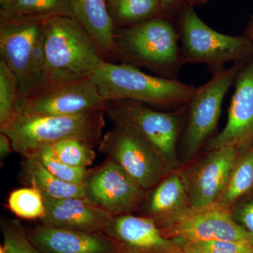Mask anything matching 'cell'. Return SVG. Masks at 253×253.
Segmentation results:
<instances>
[{
	"label": "cell",
	"mask_w": 253,
	"mask_h": 253,
	"mask_svg": "<svg viewBox=\"0 0 253 253\" xmlns=\"http://www.w3.org/2000/svg\"><path fill=\"white\" fill-rule=\"evenodd\" d=\"M101 55L72 16H54L44 22V86L90 78L104 61Z\"/></svg>",
	"instance_id": "6da1fadb"
},
{
	"label": "cell",
	"mask_w": 253,
	"mask_h": 253,
	"mask_svg": "<svg viewBox=\"0 0 253 253\" xmlns=\"http://www.w3.org/2000/svg\"><path fill=\"white\" fill-rule=\"evenodd\" d=\"M104 109L75 116H42L14 111L1 132L9 138L13 151L28 157L46 146L69 139L99 144L105 126Z\"/></svg>",
	"instance_id": "7a4b0ae2"
},
{
	"label": "cell",
	"mask_w": 253,
	"mask_h": 253,
	"mask_svg": "<svg viewBox=\"0 0 253 253\" xmlns=\"http://www.w3.org/2000/svg\"><path fill=\"white\" fill-rule=\"evenodd\" d=\"M90 78L106 101L131 100L169 109L185 106L196 89L178 80L146 74L132 65L105 61Z\"/></svg>",
	"instance_id": "3957f363"
},
{
	"label": "cell",
	"mask_w": 253,
	"mask_h": 253,
	"mask_svg": "<svg viewBox=\"0 0 253 253\" xmlns=\"http://www.w3.org/2000/svg\"><path fill=\"white\" fill-rule=\"evenodd\" d=\"M116 44L127 64L154 70L163 78L177 80L185 64L178 32L163 18H152L124 30L116 37Z\"/></svg>",
	"instance_id": "277c9868"
},
{
	"label": "cell",
	"mask_w": 253,
	"mask_h": 253,
	"mask_svg": "<svg viewBox=\"0 0 253 253\" xmlns=\"http://www.w3.org/2000/svg\"><path fill=\"white\" fill-rule=\"evenodd\" d=\"M105 113L113 123L131 126L162 160L169 172L179 169L178 141L184 130L186 105L172 112H161L131 100L106 101Z\"/></svg>",
	"instance_id": "5b68a950"
},
{
	"label": "cell",
	"mask_w": 253,
	"mask_h": 253,
	"mask_svg": "<svg viewBox=\"0 0 253 253\" xmlns=\"http://www.w3.org/2000/svg\"><path fill=\"white\" fill-rule=\"evenodd\" d=\"M45 21L3 18L0 53L18 81L16 101L45 86L44 27Z\"/></svg>",
	"instance_id": "8992f818"
},
{
	"label": "cell",
	"mask_w": 253,
	"mask_h": 253,
	"mask_svg": "<svg viewBox=\"0 0 253 253\" xmlns=\"http://www.w3.org/2000/svg\"><path fill=\"white\" fill-rule=\"evenodd\" d=\"M184 63H204L213 73L226 63L243 62L253 55V42L247 36H231L212 29L189 6L183 14L179 33Z\"/></svg>",
	"instance_id": "52a82bcc"
},
{
	"label": "cell",
	"mask_w": 253,
	"mask_h": 253,
	"mask_svg": "<svg viewBox=\"0 0 253 253\" xmlns=\"http://www.w3.org/2000/svg\"><path fill=\"white\" fill-rule=\"evenodd\" d=\"M243 62L234 63L227 69L213 73L211 80L196 87L191 95L186 104L181 138V153L186 161L196 157L212 138L219 122L224 97L234 84Z\"/></svg>",
	"instance_id": "ba28073f"
},
{
	"label": "cell",
	"mask_w": 253,
	"mask_h": 253,
	"mask_svg": "<svg viewBox=\"0 0 253 253\" xmlns=\"http://www.w3.org/2000/svg\"><path fill=\"white\" fill-rule=\"evenodd\" d=\"M99 146L101 154L117 163L144 191L152 189L169 173L154 148L126 125L115 123Z\"/></svg>",
	"instance_id": "9c48e42d"
},
{
	"label": "cell",
	"mask_w": 253,
	"mask_h": 253,
	"mask_svg": "<svg viewBox=\"0 0 253 253\" xmlns=\"http://www.w3.org/2000/svg\"><path fill=\"white\" fill-rule=\"evenodd\" d=\"M168 238L177 241H238L253 245V236L239 225L231 209L215 204L190 207L168 220L156 223Z\"/></svg>",
	"instance_id": "30bf717a"
},
{
	"label": "cell",
	"mask_w": 253,
	"mask_h": 253,
	"mask_svg": "<svg viewBox=\"0 0 253 253\" xmlns=\"http://www.w3.org/2000/svg\"><path fill=\"white\" fill-rule=\"evenodd\" d=\"M105 101L91 78L44 86L15 104V111L42 116H75L104 109Z\"/></svg>",
	"instance_id": "8fae6325"
},
{
	"label": "cell",
	"mask_w": 253,
	"mask_h": 253,
	"mask_svg": "<svg viewBox=\"0 0 253 253\" xmlns=\"http://www.w3.org/2000/svg\"><path fill=\"white\" fill-rule=\"evenodd\" d=\"M84 198L112 216L138 211L146 191L110 158L91 169L84 185Z\"/></svg>",
	"instance_id": "7c38bea8"
},
{
	"label": "cell",
	"mask_w": 253,
	"mask_h": 253,
	"mask_svg": "<svg viewBox=\"0 0 253 253\" xmlns=\"http://www.w3.org/2000/svg\"><path fill=\"white\" fill-rule=\"evenodd\" d=\"M239 150L234 146L210 150L185 168L178 169L192 208L217 203L229 179Z\"/></svg>",
	"instance_id": "4fadbf2b"
},
{
	"label": "cell",
	"mask_w": 253,
	"mask_h": 253,
	"mask_svg": "<svg viewBox=\"0 0 253 253\" xmlns=\"http://www.w3.org/2000/svg\"><path fill=\"white\" fill-rule=\"evenodd\" d=\"M234 84L225 126L208 141V151L227 146L241 149L253 144V55L243 62Z\"/></svg>",
	"instance_id": "5bb4252c"
},
{
	"label": "cell",
	"mask_w": 253,
	"mask_h": 253,
	"mask_svg": "<svg viewBox=\"0 0 253 253\" xmlns=\"http://www.w3.org/2000/svg\"><path fill=\"white\" fill-rule=\"evenodd\" d=\"M28 238L42 253H115L116 245L103 231L86 232L40 224Z\"/></svg>",
	"instance_id": "9a60e30c"
},
{
	"label": "cell",
	"mask_w": 253,
	"mask_h": 253,
	"mask_svg": "<svg viewBox=\"0 0 253 253\" xmlns=\"http://www.w3.org/2000/svg\"><path fill=\"white\" fill-rule=\"evenodd\" d=\"M45 214L41 224L70 230L103 231L113 217L84 197L66 199L44 198Z\"/></svg>",
	"instance_id": "2e32d148"
},
{
	"label": "cell",
	"mask_w": 253,
	"mask_h": 253,
	"mask_svg": "<svg viewBox=\"0 0 253 253\" xmlns=\"http://www.w3.org/2000/svg\"><path fill=\"white\" fill-rule=\"evenodd\" d=\"M103 232L116 244L142 251H173L180 248L163 234L154 219L141 215L113 216Z\"/></svg>",
	"instance_id": "e0dca14e"
},
{
	"label": "cell",
	"mask_w": 253,
	"mask_h": 253,
	"mask_svg": "<svg viewBox=\"0 0 253 253\" xmlns=\"http://www.w3.org/2000/svg\"><path fill=\"white\" fill-rule=\"evenodd\" d=\"M191 207L184 182L177 171L168 173L154 187L146 191L139 215L155 222L168 220Z\"/></svg>",
	"instance_id": "ac0fdd59"
},
{
	"label": "cell",
	"mask_w": 253,
	"mask_h": 253,
	"mask_svg": "<svg viewBox=\"0 0 253 253\" xmlns=\"http://www.w3.org/2000/svg\"><path fill=\"white\" fill-rule=\"evenodd\" d=\"M72 16L91 37L102 54L116 51L112 17L105 0H69Z\"/></svg>",
	"instance_id": "d6986e66"
},
{
	"label": "cell",
	"mask_w": 253,
	"mask_h": 253,
	"mask_svg": "<svg viewBox=\"0 0 253 253\" xmlns=\"http://www.w3.org/2000/svg\"><path fill=\"white\" fill-rule=\"evenodd\" d=\"M21 173L28 185L39 190L43 197L56 199L84 198L83 185L69 184L61 180L49 172L34 156L23 158Z\"/></svg>",
	"instance_id": "ffe728a7"
},
{
	"label": "cell",
	"mask_w": 253,
	"mask_h": 253,
	"mask_svg": "<svg viewBox=\"0 0 253 253\" xmlns=\"http://www.w3.org/2000/svg\"><path fill=\"white\" fill-rule=\"evenodd\" d=\"M253 189V144L239 150L229 179L217 204L231 209Z\"/></svg>",
	"instance_id": "44dd1931"
},
{
	"label": "cell",
	"mask_w": 253,
	"mask_h": 253,
	"mask_svg": "<svg viewBox=\"0 0 253 253\" xmlns=\"http://www.w3.org/2000/svg\"><path fill=\"white\" fill-rule=\"evenodd\" d=\"M1 5L6 19L46 21L54 16H72L69 0H4Z\"/></svg>",
	"instance_id": "7402d4cb"
},
{
	"label": "cell",
	"mask_w": 253,
	"mask_h": 253,
	"mask_svg": "<svg viewBox=\"0 0 253 253\" xmlns=\"http://www.w3.org/2000/svg\"><path fill=\"white\" fill-rule=\"evenodd\" d=\"M8 208L15 215L28 220H41L45 214L44 197L34 186L14 190L7 200Z\"/></svg>",
	"instance_id": "603a6c76"
},
{
	"label": "cell",
	"mask_w": 253,
	"mask_h": 253,
	"mask_svg": "<svg viewBox=\"0 0 253 253\" xmlns=\"http://www.w3.org/2000/svg\"><path fill=\"white\" fill-rule=\"evenodd\" d=\"M94 146L82 139H69L51 146L54 156L61 162L73 167L88 168L96 158Z\"/></svg>",
	"instance_id": "cb8c5ba5"
},
{
	"label": "cell",
	"mask_w": 253,
	"mask_h": 253,
	"mask_svg": "<svg viewBox=\"0 0 253 253\" xmlns=\"http://www.w3.org/2000/svg\"><path fill=\"white\" fill-rule=\"evenodd\" d=\"M31 156H34L39 160L42 164L56 177L69 184L84 185L90 173L89 168L73 167L61 162L54 156L51 146L40 149Z\"/></svg>",
	"instance_id": "d4e9b609"
},
{
	"label": "cell",
	"mask_w": 253,
	"mask_h": 253,
	"mask_svg": "<svg viewBox=\"0 0 253 253\" xmlns=\"http://www.w3.org/2000/svg\"><path fill=\"white\" fill-rule=\"evenodd\" d=\"M1 229L4 242L0 253H42L32 243L19 221L2 219Z\"/></svg>",
	"instance_id": "484cf974"
},
{
	"label": "cell",
	"mask_w": 253,
	"mask_h": 253,
	"mask_svg": "<svg viewBox=\"0 0 253 253\" xmlns=\"http://www.w3.org/2000/svg\"><path fill=\"white\" fill-rule=\"evenodd\" d=\"M18 96V81L4 60L0 61V126L12 116Z\"/></svg>",
	"instance_id": "4316f807"
},
{
	"label": "cell",
	"mask_w": 253,
	"mask_h": 253,
	"mask_svg": "<svg viewBox=\"0 0 253 253\" xmlns=\"http://www.w3.org/2000/svg\"><path fill=\"white\" fill-rule=\"evenodd\" d=\"M160 4V0H116L115 11L120 21L134 26L146 21Z\"/></svg>",
	"instance_id": "83f0119b"
},
{
	"label": "cell",
	"mask_w": 253,
	"mask_h": 253,
	"mask_svg": "<svg viewBox=\"0 0 253 253\" xmlns=\"http://www.w3.org/2000/svg\"><path fill=\"white\" fill-rule=\"evenodd\" d=\"M176 242L186 253H253V245L246 241L213 240Z\"/></svg>",
	"instance_id": "f1b7e54d"
},
{
	"label": "cell",
	"mask_w": 253,
	"mask_h": 253,
	"mask_svg": "<svg viewBox=\"0 0 253 253\" xmlns=\"http://www.w3.org/2000/svg\"><path fill=\"white\" fill-rule=\"evenodd\" d=\"M231 211L234 220L253 236V196L240 200Z\"/></svg>",
	"instance_id": "f546056e"
},
{
	"label": "cell",
	"mask_w": 253,
	"mask_h": 253,
	"mask_svg": "<svg viewBox=\"0 0 253 253\" xmlns=\"http://www.w3.org/2000/svg\"><path fill=\"white\" fill-rule=\"evenodd\" d=\"M13 151L12 144L9 137L1 132L0 134V158L4 159Z\"/></svg>",
	"instance_id": "4dcf8cb0"
},
{
	"label": "cell",
	"mask_w": 253,
	"mask_h": 253,
	"mask_svg": "<svg viewBox=\"0 0 253 253\" xmlns=\"http://www.w3.org/2000/svg\"><path fill=\"white\" fill-rule=\"evenodd\" d=\"M244 35L247 36L253 42V16L251 18V21L248 23L247 26H246Z\"/></svg>",
	"instance_id": "1f68e13d"
},
{
	"label": "cell",
	"mask_w": 253,
	"mask_h": 253,
	"mask_svg": "<svg viewBox=\"0 0 253 253\" xmlns=\"http://www.w3.org/2000/svg\"><path fill=\"white\" fill-rule=\"evenodd\" d=\"M176 1V0H160L161 4H162L163 6H166V7H167V6H172Z\"/></svg>",
	"instance_id": "d6a6232c"
},
{
	"label": "cell",
	"mask_w": 253,
	"mask_h": 253,
	"mask_svg": "<svg viewBox=\"0 0 253 253\" xmlns=\"http://www.w3.org/2000/svg\"><path fill=\"white\" fill-rule=\"evenodd\" d=\"M177 253H186L183 252L182 250L181 249L180 251H179V252H178Z\"/></svg>",
	"instance_id": "836d02e7"
},
{
	"label": "cell",
	"mask_w": 253,
	"mask_h": 253,
	"mask_svg": "<svg viewBox=\"0 0 253 253\" xmlns=\"http://www.w3.org/2000/svg\"><path fill=\"white\" fill-rule=\"evenodd\" d=\"M3 1H4V0H0V3L2 2Z\"/></svg>",
	"instance_id": "e575fe53"
}]
</instances>
